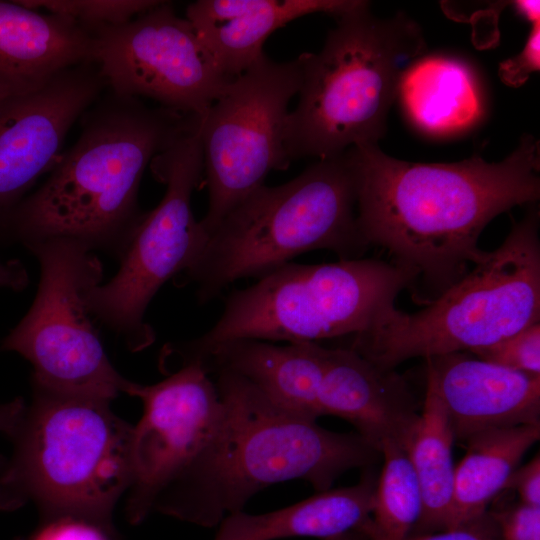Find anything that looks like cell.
Returning a JSON list of instances; mask_svg holds the SVG:
<instances>
[{"label":"cell","mask_w":540,"mask_h":540,"mask_svg":"<svg viewBox=\"0 0 540 540\" xmlns=\"http://www.w3.org/2000/svg\"><path fill=\"white\" fill-rule=\"evenodd\" d=\"M214 374L223 404L219 425L153 511L217 527L267 487L304 480L326 491L345 472L372 467L381 455L357 433L330 431L282 409L240 375Z\"/></svg>","instance_id":"obj_3"},{"label":"cell","mask_w":540,"mask_h":540,"mask_svg":"<svg viewBox=\"0 0 540 540\" xmlns=\"http://www.w3.org/2000/svg\"><path fill=\"white\" fill-rule=\"evenodd\" d=\"M397 97L410 121L430 135L466 131L483 114L480 86L471 67L443 55L416 59L403 73Z\"/></svg>","instance_id":"obj_21"},{"label":"cell","mask_w":540,"mask_h":540,"mask_svg":"<svg viewBox=\"0 0 540 540\" xmlns=\"http://www.w3.org/2000/svg\"><path fill=\"white\" fill-rule=\"evenodd\" d=\"M98 526L73 517L47 519L31 540H109Z\"/></svg>","instance_id":"obj_30"},{"label":"cell","mask_w":540,"mask_h":540,"mask_svg":"<svg viewBox=\"0 0 540 540\" xmlns=\"http://www.w3.org/2000/svg\"><path fill=\"white\" fill-rule=\"evenodd\" d=\"M38 260L40 281L34 301L2 340L33 367L31 384L75 396L112 401L131 395L136 382L122 376L105 353L88 306L101 284L103 266L83 243L53 238L26 247Z\"/></svg>","instance_id":"obj_9"},{"label":"cell","mask_w":540,"mask_h":540,"mask_svg":"<svg viewBox=\"0 0 540 540\" xmlns=\"http://www.w3.org/2000/svg\"><path fill=\"white\" fill-rule=\"evenodd\" d=\"M130 396L143 404L132 430L131 483L126 493L127 517L137 524L209 442L223 404L215 382L198 363L179 367L154 384L136 382Z\"/></svg>","instance_id":"obj_13"},{"label":"cell","mask_w":540,"mask_h":540,"mask_svg":"<svg viewBox=\"0 0 540 540\" xmlns=\"http://www.w3.org/2000/svg\"><path fill=\"white\" fill-rule=\"evenodd\" d=\"M105 86L97 66L86 62L38 91L0 100V215L51 171L70 128Z\"/></svg>","instance_id":"obj_14"},{"label":"cell","mask_w":540,"mask_h":540,"mask_svg":"<svg viewBox=\"0 0 540 540\" xmlns=\"http://www.w3.org/2000/svg\"><path fill=\"white\" fill-rule=\"evenodd\" d=\"M318 403L321 416L346 420L380 453L387 445L405 450L420 417L407 381L351 348L327 349Z\"/></svg>","instance_id":"obj_17"},{"label":"cell","mask_w":540,"mask_h":540,"mask_svg":"<svg viewBox=\"0 0 540 540\" xmlns=\"http://www.w3.org/2000/svg\"><path fill=\"white\" fill-rule=\"evenodd\" d=\"M417 280L414 271L374 258L290 262L233 291L215 324L181 343L197 349L237 339L318 343L355 336L369 330Z\"/></svg>","instance_id":"obj_8"},{"label":"cell","mask_w":540,"mask_h":540,"mask_svg":"<svg viewBox=\"0 0 540 540\" xmlns=\"http://www.w3.org/2000/svg\"><path fill=\"white\" fill-rule=\"evenodd\" d=\"M325 540H368V531L354 530Z\"/></svg>","instance_id":"obj_35"},{"label":"cell","mask_w":540,"mask_h":540,"mask_svg":"<svg viewBox=\"0 0 540 540\" xmlns=\"http://www.w3.org/2000/svg\"><path fill=\"white\" fill-rule=\"evenodd\" d=\"M26 402L17 397L6 403H0V433L8 436L16 425L25 408Z\"/></svg>","instance_id":"obj_33"},{"label":"cell","mask_w":540,"mask_h":540,"mask_svg":"<svg viewBox=\"0 0 540 540\" xmlns=\"http://www.w3.org/2000/svg\"><path fill=\"white\" fill-rule=\"evenodd\" d=\"M83 116L78 140L46 181L0 215V244L67 238L119 259L145 213L146 167L200 118L112 92Z\"/></svg>","instance_id":"obj_2"},{"label":"cell","mask_w":540,"mask_h":540,"mask_svg":"<svg viewBox=\"0 0 540 540\" xmlns=\"http://www.w3.org/2000/svg\"><path fill=\"white\" fill-rule=\"evenodd\" d=\"M91 41L90 31L68 17L0 1V100L38 91L91 62Z\"/></svg>","instance_id":"obj_18"},{"label":"cell","mask_w":540,"mask_h":540,"mask_svg":"<svg viewBox=\"0 0 540 540\" xmlns=\"http://www.w3.org/2000/svg\"><path fill=\"white\" fill-rule=\"evenodd\" d=\"M540 69V23L532 24L525 45L520 53L502 61L498 75L511 87L523 85L530 74Z\"/></svg>","instance_id":"obj_27"},{"label":"cell","mask_w":540,"mask_h":540,"mask_svg":"<svg viewBox=\"0 0 540 540\" xmlns=\"http://www.w3.org/2000/svg\"><path fill=\"white\" fill-rule=\"evenodd\" d=\"M493 512L500 540H540V508L519 503L507 510Z\"/></svg>","instance_id":"obj_28"},{"label":"cell","mask_w":540,"mask_h":540,"mask_svg":"<svg viewBox=\"0 0 540 540\" xmlns=\"http://www.w3.org/2000/svg\"><path fill=\"white\" fill-rule=\"evenodd\" d=\"M372 510L368 540H406L416 526L421 501L418 486L403 449L387 445Z\"/></svg>","instance_id":"obj_24"},{"label":"cell","mask_w":540,"mask_h":540,"mask_svg":"<svg viewBox=\"0 0 540 540\" xmlns=\"http://www.w3.org/2000/svg\"><path fill=\"white\" fill-rule=\"evenodd\" d=\"M426 387L443 405L455 442L480 433L540 423V375L454 352L426 358Z\"/></svg>","instance_id":"obj_15"},{"label":"cell","mask_w":540,"mask_h":540,"mask_svg":"<svg viewBox=\"0 0 540 540\" xmlns=\"http://www.w3.org/2000/svg\"><path fill=\"white\" fill-rule=\"evenodd\" d=\"M88 30L90 60L116 95L148 97L203 118L234 79L170 2L160 1L123 24Z\"/></svg>","instance_id":"obj_12"},{"label":"cell","mask_w":540,"mask_h":540,"mask_svg":"<svg viewBox=\"0 0 540 540\" xmlns=\"http://www.w3.org/2000/svg\"><path fill=\"white\" fill-rule=\"evenodd\" d=\"M327 349L315 342L276 345L256 339L230 340L197 349L174 342L163 347L159 366L166 374L190 363L200 364L208 374L230 371L251 382L282 409L317 421L321 417L318 394Z\"/></svg>","instance_id":"obj_16"},{"label":"cell","mask_w":540,"mask_h":540,"mask_svg":"<svg viewBox=\"0 0 540 540\" xmlns=\"http://www.w3.org/2000/svg\"><path fill=\"white\" fill-rule=\"evenodd\" d=\"M513 6L516 8L517 12H519L527 20L531 21L532 24L540 23V2L538 0L514 1Z\"/></svg>","instance_id":"obj_34"},{"label":"cell","mask_w":540,"mask_h":540,"mask_svg":"<svg viewBox=\"0 0 540 540\" xmlns=\"http://www.w3.org/2000/svg\"><path fill=\"white\" fill-rule=\"evenodd\" d=\"M513 489L526 506L540 508V456L537 454L527 464L517 468L505 489Z\"/></svg>","instance_id":"obj_31"},{"label":"cell","mask_w":540,"mask_h":540,"mask_svg":"<svg viewBox=\"0 0 540 540\" xmlns=\"http://www.w3.org/2000/svg\"><path fill=\"white\" fill-rule=\"evenodd\" d=\"M29 281L28 272L21 261L0 258V289L21 292L29 285Z\"/></svg>","instance_id":"obj_32"},{"label":"cell","mask_w":540,"mask_h":540,"mask_svg":"<svg viewBox=\"0 0 540 540\" xmlns=\"http://www.w3.org/2000/svg\"><path fill=\"white\" fill-rule=\"evenodd\" d=\"M32 399L0 454V510L33 503L45 519L90 522L115 540L114 508L131 483L133 425L110 401L31 384Z\"/></svg>","instance_id":"obj_4"},{"label":"cell","mask_w":540,"mask_h":540,"mask_svg":"<svg viewBox=\"0 0 540 540\" xmlns=\"http://www.w3.org/2000/svg\"><path fill=\"white\" fill-rule=\"evenodd\" d=\"M201 118L151 161L154 178L166 186L160 203L145 212L119 257V270L88 295L93 317L119 335L136 353L155 341L145 312L165 282L178 277L206 242L193 215L191 198L203 178Z\"/></svg>","instance_id":"obj_10"},{"label":"cell","mask_w":540,"mask_h":540,"mask_svg":"<svg viewBox=\"0 0 540 540\" xmlns=\"http://www.w3.org/2000/svg\"><path fill=\"white\" fill-rule=\"evenodd\" d=\"M406 540H500L499 526L494 512L462 525L429 533H411Z\"/></svg>","instance_id":"obj_29"},{"label":"cell","mask_w":540,"mask_h":540,"mask_svg":"<svg viewBox=\"0 0 540 540\" xmlns=\"http://www.w3.org/2000/svg\"><path fill=\"white\" fill-rule=\"evenodd\" d=\"M348 152L364 239L417 273L432 299L464 276L469 263L485 258L478 240L492 219L540 197L539 141L529 134L500 162L473 156L415 163L385 154L378 144Z\"/></svg>","instance_id":"obj_1"},{"label":"cell","mask_w":540,"mask_h":540,"mask_svg":"<svg viewBox=\"0 0 540 540\" xmlns=\"http://www.w3.org/2000/svg\"><path fill=\"white\" fill-rule=\"evenodd\" d=\"M361 0H198L186 19L223 71L237 77L263 55L266 39L285 24L313 13L335 18L365 5Z\"/></svg>","instance_id":"obj_19"},{"label":"cell","mask_w":540,"mask_h":540,"mask_svg":"<svg viewBox=\"0 0 540 540\" xmlns=\"http://www.w3.org/2000/svg\"><path fill=\"white\" fill-rule=\"evenodd\" d=\"M21 5L68 17L86 29L130 21L158 0H19Z\"/></svg>","instance_id":"obj_25"},{"label":"cell","mask_w":540,"mask_h":540,"mask_svg":"<svg viewBox=\"0 0 540 540\" xmlns=\"http://www.w3.org/2000/svg\"><path fill=\"white\" fill-rule=\"evenodd\" d=\"M540 322L539 211L530 204L503 243L426 306L390 308L349 348L385 369L400 363L469 352Z\"/></svg>","instance_id":"obj_7"},{"label":"cell","mask_w":540,"mask_h":540,"mask_svg":"<svg viewBox=\"0 0 540 540\" xmlns=\"http://www.w3.org/2000/svg\"><path fill=\"white\" fill-rule=\"evenodd\" d=\"M300 84L298 58L278 63L264 54L231 81L201 119L209 203L199 222L206 240L272 170L288 168L285 122Z\"/></svg>","instance_id":"obj_11"},{"label":"cell","mask_w":540,"mask_h":540,"mask_svg":"<svg viewBox=\"0 0 540 540\" xmlns=\"http://www.w3.org/2000/svg\"><path fill=\"white\" fill-rule=\"evenodd\" d=\"M540 438V423L495 429L468 440L467 451L455 466L447 528L476 519L505 489L529 448Z\"/></svg>","instance_id":"obj_22"},{"label":"cell","mask_w":540,"mask_h":540,"mask_svg":"<svg viewBox=\"0 0 540 540\" xmlns=\"http://www.w3.org/2000/svg\"><path fill=\"white\" fill-rule=\"evenodd\" d=\"M454 434L442 403L426 387L420 417L404 450L412 468L421 501L413 533L447 528L454 486L452 459Z\"/></svg>","instance_id":"obj_23"},{"label":"cell","mask_w":540,"mask_h":540,"mask_svg":"<svg viewBox=\"0 0 540 540\" xmlns=\"http://www.w3.org/2000/svg\"><path fill=\"white\" fill-rule=\"evenodd\" d=\"M336 20L320 52L298 57L299 101L284 130L290 161L378 144L403 73L426 48L413 20L403 14L377 18L368 2Z\"/></svg>","instance_id":"obj_5"},{"label":"cell","mask_w":540,"mask_h":540,"mask_svg":"<svg viewBox=\"0 0 540 540\" xmlns=\"http://www.w3.org/2000/svg\"><path fill=\"white\" fill-rule=\"evenodd\" d=\"M348 150L318 160L287 183L262 185L220 222L178 277L207 303L237 280L263 276L306 252L326 249L360 259L369 245L357 221Z\"/></svg>","instance_id":"obj_6"},{"label":"cell","mask_w":540,"mask_h":540,"mask_svg":"<svg viewBox=\"0 0 540 540\" xmlns=\"http://www.w3.org/2000/svg\"><path fill=\"white\" fill-rule=\"evenodd\" d=\"M469 353L511 370L540 375V322Z\"/></svg>","instance_id":"obj_26"},{"label":"cell","mask_w":540,"mask_h":540,"mask_svg":"<svg viewBox=\"0 0 540 540\" xmlns=\"http://www.w3.org/2000/svg\"><path fill=\"white\" fill-rule=\"evenodd\" d=\"M352 486L316 492L287 507L260 514L244 510L227 515L213 540H280L314 537L322 540L354 530H369L378 476L363 469Z\"/></svg>","instance_id":"obj_20"}]
</instances>
